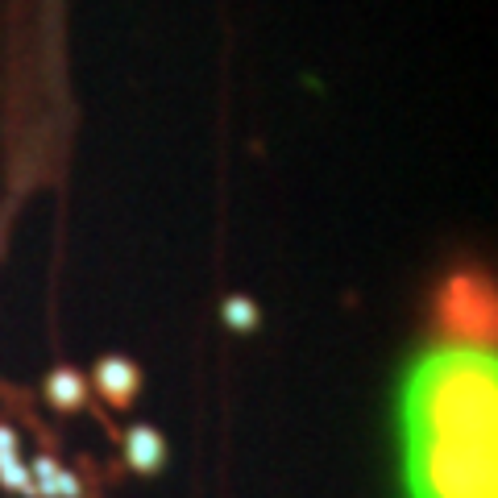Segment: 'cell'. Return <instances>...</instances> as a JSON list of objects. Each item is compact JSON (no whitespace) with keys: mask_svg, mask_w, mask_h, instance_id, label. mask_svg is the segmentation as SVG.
<instances>
[{"mask_svg":"<svg viewBox=\"0 0 498 498\" xmlns=\"http://www.w3.org/2000/svg\"><path fill=\"white\" fill-rule=\"evenodd\" d=\"M494 349L440 345L399 399L411 498H494Z\"/></svg>","mask_w":498,"mask_h":498,"instance_id":"cell-1","label":"cell"}]
</instances>
